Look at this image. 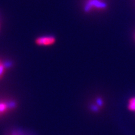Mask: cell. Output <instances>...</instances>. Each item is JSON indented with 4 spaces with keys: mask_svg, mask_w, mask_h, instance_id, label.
I'll return each mask as SVG.
<instances>
[{
    "mask_svg": "<svg viewBox=\"0 0 135 135\" xmlns=\"http://www.w3.org/2000/svg\"><path fill=\"white\" fill-rule=\"evenodd\" d=\"M108 8L107 0H83V9L86 13H101Z\"/></svg>",
    "mask_w": 135,
    "mask_h": 135,
    "instance_id": "6da1fadb",
    "label": "cell"
},
{
    "mask_svg": "<svg viewBox=\"0 0 135 135\" xmlns=\"http://www.w3.org/2000/svg\"><path fill=\"white\" fill-rule=\"evenodd\" d=\"M18 104L12 99H1L0 100V116L7 114L10 111L15 110Z\"/></svg>",
    "mask_w": 135,
    "mask_h": 135,
    "instance_id": "7a4b0ae2",
    "label": "cell"
},
{
    "mask_svg": "<svg viewBox=\"0 0 135 135\" xmlns=\"http://www.w3.org/2000/svg\"><path fill=\"white\" fill-rule=\"evenodd\" d=\"M56 38L51 35H45L39 36L35 40V44L40 46H50L55 45Z\"/></svg>",
    "mask_w": 135,
    "mask_h": 135,
    "instance_id": "3957f363",
    "label": "cell"
},
{
    "mask_svg": "<svg viewBox=\"0 0 135 135\" xmlns=\"http://www.w3.org/2000/svg\"><path fill=\"white\" fill-rule=\"evenodd\" d=\"M9 64L3 63V62H0V80L3 77L6 71L7 70L8 67L9 66Z\"/></svg>",
    "mask_w": 135,
    "mask_h": 135,
    "instance_id": "277c9868",
    "label": "cell"
},
{
    "mask_svg": "<svg viewBox=\"0 0 135 135\" xmlns=\"http://www.w3.org/2000/svg\"><path fill=\"white\" fill-rule=\"evenodd\" d=\"M128 109L129 111L135 112V97L131 98L128 100Z\"/></svg>",
    "mask_w": 135,
    "mask_h": 135,
    "instance_id": "5b68a950",
    "label": "cell"
},
{
    "mask_svg": "<svg viewBox=\"0 0 135 135\" xmlns=\"http://www.w3.org/2000/svg\"><path fill=\"white\" fill-rule=\"evenodd\" d=\"M134 40L135 41V31H134Z\"/></svg>",
    "mask_w": 135,
    "mask_h": 135,
    "instance_id": "8992f818",
    "label": "cell"
},
{
    "mask_svg": "<svg viewBox=\"0 0 135 135\" xmlns=\"http://www.w3.org/2000/svg\"><path fill=\"white\" fill-rule=\"evenodd\" d=\"M1 60H0V62H1Z\"/></svg>",
    "mask_w": 135,
    "mask_h": 135,
    "instance_id": "52a82bcc",
    "label": "cell"
}]
</instances>
